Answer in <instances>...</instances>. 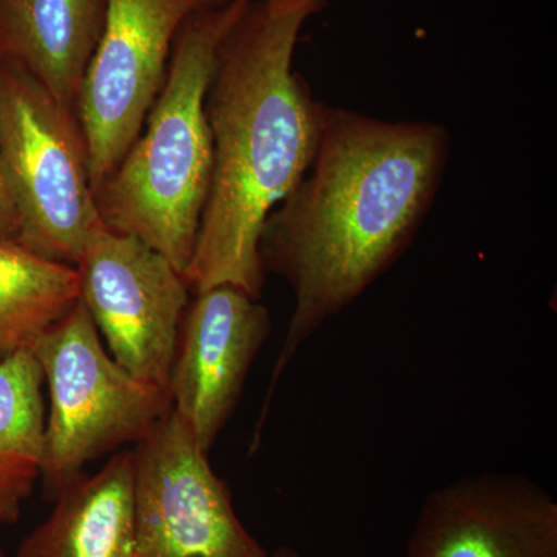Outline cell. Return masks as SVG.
<instances>
[{"label": "cell", "instance_id": "4", "mask_svg": "<svg viewBox=\"0 0 557 557\" xmlns=\"http://www.w3.org/2000/svg\"><path fill=\"white\" fill-rule=\"evenodd\" d=\"M0 174L17 219L16 244L78 265L104 225L91 186L86 138L73 106L27 70L0 61Z\"/></svg>", "mask_w": 557, "mask_h": 557}, {"label": "cell", "instance_id": "17", "mask_svg": "<svg viewBox=\"0 0 557 557\" xmlns=\"http://www.w3.org/2000/svg\"><path fill=\"white\" fill-rule=\"evenodd\" d=\"M271 557H302L296 552L295 548L292 547H281L276 549V552L271 555Z\"/></svg>", "mask_w": 557, "mask_h": 557}, {"label": "cell", "instance_id": "9", "mask_svg": "<svg viewBox=\"0 0 557 557\" xmlns=\"http://www.w3.org/2000/svg\"><path fill=\"white\" fill-rule=\"evenodd\" d=\"M270 333L267 307L239 288L219 285L190 298L168 392L172 409L207 453L236 412L249 369Z\"/></svg>", "mask_w": 557, "mask_h": 557}, {"label": "cell", "instance_id": "2", "mask_svg": "<svg viewBox=\"0 0 557 557\" xmlns=\"http://www.w3.org/2000/svg\"><path fill=\"white\" fill-rule=\"evenodd\" d=\"M313 14L252 0L220 44L207 95L211 183L185 271L190 295L231 285L262 298L263 225L310 170L333 110L293 69Z\"/></svg>", "mask_w": 557, "mask_h": 557}, {"label": "cell", "instance_id": "6", "mask_svg": "<svg viewBox=\"0 0 557 557\" xmlns=\"http://www.w3.org/2000/svg\"><path fill=\"white\" fill-rule=\"evenodd\" d=\"M218 0H108L73 109L86 138L91 186L119 166L159 97L185 22Z\"/></svg>", "mask_w": 557, "mask_h": 557}, {"label": "cell", "instance_id": "7", "mask_svg": "<svg viewBox=\"0 0 557 557\" xmlns=\"http://www.w3.org/2000/svg\"><path fill=\"white\" fill-rule=\"evenodd\" d=\"M135 446V557H271L174 409Z\"/></svg>", "mask_w": 557, "mask_h": 557}, {"label": "cell", "instance_id": "15", "mask_svg": "<svg viewBox=\"0 0 557 557\" xmlns=\"http://www.w3.org/2000/svg\"><path fill=\"white\" fill-rule=\"evenodd\" d=\"M17 219L0 174V239L16 242Z\"/></svg>", "mask_w": 557, "mask_h": 557}, {"label": "cell", "instance_id": "18", "mask_svg": "<svg viewBox=\"0 0 557 557\" xmlns=\"http://www.w3.org/2000/svg\"><path fill=\"white\" fill-rule=\"evenodd\" d=\"M0 527H2V523H0ZM0 557H5V553H3L2 547H0Z\"/></svg>", "mask_w": 557, "mask_h": 557}, {"label": "cell", "instance_id": "1", "mask_svg": "<svg viewBox=\"0 0 557 557\" xmlns=\"http://www.w3.org/2000/svg\"><path fill=\"white\" fill-rule=\"evenodd\" d=\"M450 135L432 121H388L332 110L317 159L267 218L265 273L295 295L251 448L259 446L278 380L299 348L408 251L437 199Z\"/></svg>", "mask_w": 557, "mask_h": 557}, {"label": "cell", "instance_id": "16", "mask_svg": "<svg viewBox=\"0 0 557 557\" xmlns=\"http://www.w3.org/2000/svg\"><path fill=\"white\" fill-rule=\"evenodd\" d=\"M265 9L273 13H296V11H317L322 7V0H259Z\"/></svg>", "mask_w": 557, "mask_h": 557}, {"label": "cell", "instance_id": "12", "mask_svg": "<svg viewBox=\"0 0 557 557\" xmlns=\"http://www.w3.org/2000/svg\"><path fill=\"white\" fill-rule=\"evenodd\" d=\"M108 0H0V61L27 70L73 106Z\"/></svg>", "mask_w": 557, "mask_h": 557}, {"label": "cell", "instance_id": "13", "mask_svg": "<svg viewBox=\"0 0 557 557\" xmlns=\"http://www.w3.org/2000/svg\"><path fill=\"white\" fill-rule=\"evenodd\" d=\"M44 375L32 350L0 361V523L21 519L46 454Z\"/></svg>", "mask_w": 557, "mask_h": 557}, {"label": "cell", "instance_id": "14", "mask_svg": "<svg viewBox=\"0 0 557 557\" xmlns=\"http://www.w3.org/2000/svg\"><path fill=\"white\" fill-rule=\"evenodd\" d=\"M79 300L75 267L0 239V361L32 350Z\"/></svg>", "mask_w": 557, "mask_h": 557}, {"label": "cell", "instance_id": "8", "mask_svg": "<svg viewBox=\"0 0 557 557\" xmlns=\"http://www.w3.org/2000/svg\"><path fill=\"white\" fill-rule=\"evenodd\" d=\"M79 300L110 357L135 379L166 388L180 324L193 298L183 273L129 234L102 225L78 265Z\"/></svg>", "mask_w": 557, "mask_h": 557}, {"label": "cell", "instance_id": "3", "mask_svg": "<svg viewBox=\"0 0 557 557\" xmlns=\"http://www.w3.org/2000/svg\"><path fill=\"white\" fill-rule=\"evenodd\" d=\"M251 2H215L185 22L145 126L95 190L108 228L145 242L183 276L193 259L211 183L209 84L220 44Z\"/></svg>", "mask_w": 557, "mask_h": 557}, {"label": "cell", "instance_id": "10", "mask_svg": "<svg viewBox=\"0 0 557 557\" xmlns=\"http://www.w3.org/2000/svg\"><path fill=\"white\" fill-rule=\"evenodd\" d=\"M408 557H557V502L525 475L457 480L424 498Z\"/></svg>", "mask_w": 557, "mask_h": 557}, {"label": "cell", "instance_id": "11", "mask_svg": "<svg viewBox=\"0 0 557 557\" xmlns=\"http://www.w3.org/2000/svg\"><path fill=\"white\" fill-rule=\"evenodd\" d=\"M14 557H135L134 450L60 491Z\"/></svg>", "mask_w": 557, "mask_h": 557}, {"label": "cell", "instance_id": "5", "mask_svg": "<svg viewBox=\"0 0 557 557\" xmlns=\"http://www.w3.org/2000/svg\"><path fill=\"white\" fill-rule=\"evenodd\" d=\"M32 351L49 392L40 472L49 500L81 478L90 461L138 445L172 409L166 388L135 379L110 357L81 300Z\"/></svg>", "mask_w": 557, "mask_h": 557}]
</instances>
